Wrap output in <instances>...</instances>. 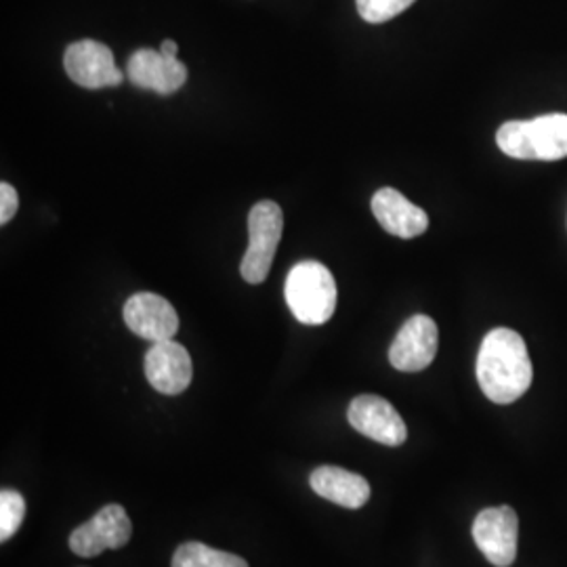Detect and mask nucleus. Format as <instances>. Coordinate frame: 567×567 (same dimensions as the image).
I'll use <instances>...</instances> for the list:
<instances>
[{
	"label": "nucleus",
	"instance_id": "f257e3e1",
	"mask_svg": "<svg viewBox=\"0 0 567 567\" xmlns=\"http://www.w3.org/2000/svg\"><path fill=\"white\" fill-rule=\"evenodd\" d=\"M534 368L526 341L511 328H494L477 353V381L489 402L513 404L526 393Z\"/></svg>",
	"mask_w": 567,
	"mask_h": 567
},
{
	"label": "nucleus",
	"instance_id": "ddd939ff",
	"mask_svg": "<svg viewBox=\"0 0 567 567\" xmlns=\"http://www.w3.org/2000/svg\"><path fill=\"white\" fill-rule=\"evenodd\" d=\"M372 215L386 234L402 240H412L425 234L429 215L421 206L410 203L404 194L393 187H383L372 196Z\"/></svg>",
	"mask_w": 567,
	"mask_h": 567
},
{
	"label": "nucleus",
	"instance_id": "f3484780",
	"mask_svg": "<svg viewBox=\"0 0 567 567\" xmlns=\"http://www.w3.org/2000/svg\"><path fill=\"white\" fill-rule=\"evenodd\" d=\"M358 13L368 23H385L404 13L414 0H355Z\"/></svg>",
	"mask_w": 567,
	"mask_h": 567
},
{
	"label": "nucleus",
	"instance_id": "2eb2a0df",
	"mask_svg": "<svg viewBox=\"0 0 567 567\" xmlns=\"http://www.w3.org/2000/svg\"><path fill=\"white\" fill-rule=\"evenodd\" d=\"M173 567H248L243 557L206 547L203 543H185L173 555Z\"/></svg>",
	"mask_w": 567,
	"mask_h": 567
},
{
	"label": "nucleus",
	"instance_id": "f03ea898",
	"mask_svg": "<svg viewBox=\"0 0 567 567\" xmlns=\"http://www.w3.org/2000/svg\"><path fill=\"white\" fill-rule=\"evenodd\" d=\"M496 143L515 161H564L567 158V114L505 122L496 133Z\"/></svg>",
	"mask_w": 567,
	"mask_h": 567
},
{
	"label": "nucleus",
	"instance_id": "6e6552de",
	"mask_svg": "<svg viewBox=\"0 0 567 567\" xmlns=\"http://www.w3.org/2000/svg\"><path fill=\"white\" fill-rule=\"evenodd\" d=\"M349 425L383 446H402L408 437L404 419L381 395H358L347 410Z\"/></svg>",
	"mask_w": 567,
	"mask_h": 567
},
{
	"label": "nucleus",
	"instance_id": "7ed1b4c3",
	"mask_svg": "<svg viewBox=\"0 0 567 567\" xmlns=\"http://www.w3.org/2000/svg\"><path fill=\"white\" fill-rule=\"evenodd\" d=\"M284 297L301 324L322 326L334 316L337 282L326 265L301 261L288 271Z\"/></svg>",
	"mask_w": 567,
	"mask_h": 567
},
{
	"label": "nucleus",
	"instance_id": "dca6fc26",
	"mask_svg": "<svg viewBox=\"0 0 567 567\" xmlns=\"http://www.w3.org/2000/svg\"><path fill=\"white\" fill-rule=\"evenodd\" d=\"M25 517V501L16 489L0 492V540L7 543L16 536Z\"/></svg>",
	"mask_w": 567,
	"mask_h": 567
},
{
	"label": "nucleus",
	"instance_id": "20e7f679",
	"mask_svg": "<svg viewBox=\"0 0 567 567\" xmlns=\"http://www.w3.org/2000/svg\"><path fill=\"white\" fill-rule=\"evenodd\" d=\"M282 208L271 200L257 203L248 215V250L244 252L240 274L248 284L267 280L278 244L282 238Z\"/></svg>",
	"mask_w": 567,
	"mask_h": 567
},
{
	"label": "nucleus",
	"instance_id": "9b49d317",
	"mask_svg": "<svg viewBox=\"0 0 567 567\" xmlns=\"http://www.w3.org/2000/svg\"><path fill=\"white\" fill-rule=\"evenodd\" d=\"M145 377L163 395H179L194 377L187 349L173 339L152 344L145 355Z\"/></svg>",
	"mask_w": 567,
	"mask_h": 567
},
{
	"label": "nucleus",
	"instance_id": "0eeeda50",
	"mask_svg": "<svg viewBox=\"0 0 567 567\" xmlns=\"http://www.w3.org/2000/svg\"><path fill=\"white\" fill-rule=\"evenodd\" d=\"M133 534L131 519L121 505H107L86 524L76 527L70 536V548L84 559L97 557L107 548H122L128 545Z\"/></svg>",
	"mask_w": 567,
	"mask_h": 567
},
{
	"label": "nucleus",
	"instance_id": "9d476101",
	"mask_svg": "<svg viewBox=\"0 0 567 567\" xmlns=\"http://www.w3.org/2000/svg\"><path fill=\"white\" fill-rule=\"evenodd\" d=\"M124 322L145 341H171L179 330V316L175 307L161 295L137 292L124 303Z\"/></svg>",
	"mask_w": 567,
	"mask_h": 567
},
{
	"label": "nucleus",
	"instance_id": "423d86ee",
	"mask_svg": "<svg viewBox=\"0 0 567 567\" xmlns=\"http://www.w3.org/2000/svg\"><path fill=\"white\" fill-rule=\"evenodd\" d=\"M519 519L511 507L484 508L473 522V540L492 566L508 567L517 559Z\"/></svg>",
	"mask_w": 567,
	"mask_h": 567
},
{
	"label": "nucleus",
	"instance_id": "a211bd4d",
	"mask_svg": "<svg viewBox=\"0 0 567 567\" xmlns=\"http://www.w3.org/2000/svg\"><path fill=\"white\" fill-rule=\"evenodd\" d=\"M20 208V196L11 183H0V224L7 225Z\"/></svg>",
	"mask_w": 567,
	"mask_h": 567
},
{
	"label": "nucleus",
	"instance_id": "1a4fd4ad",
	"mask_svg": "<svg viewBox=\"0 0 567 567\" xmlns=\"http://www.w3.org/2000/svg\"><path fill=\"white\" fill-rule=\"evenodd\" d=\"M440 330L429 316H412L389 349V362L400 372H421L435 360Z\"/></svg>",
	"mask_w": 567,
	"mask_h": 567
},
{
	"label": "nucleus",
	"instance_id": "f8f14e48",
	"mask_svg": "<svg viewBox=\"0 0 567 567\" xmlns=\"http://www.w3.org/2000/svg\"><path fill=\"white\" fill-rule=\"evenodd\" d=\"M126 79L140 89L171 95L187 81V68L177 58H166L161 51L140 49L126 61Z\"/></svg>",
	"mask_w": 567,
	"mask_h": 567
},
{
	"label": "nucleus",
	"instance_id": "4468645a",
	"mask_svg": "<svg viewBox=\"0 0 567 567\" xmlns=\"http://www.w3.org/2000/svg\"><path fill=\"white\" fill-rule=\"evenodd\" d=\"M309 484L318 496L344 508H362L370 501V484L364 477L341 466H318Z\"/></svg>",
	"mask_w": 567,
	"mask_h": 567
},
{
	"label": "nucleus",
	"instance_id": "6ab92c4d",
	"mask_svg": "<svg viewBox=\"0 0 567 567\" xmlns=\"http://www.w3.org/2000/svg\"><path fill=\"white\" fill-rule=\"evenodd\" d=\"M161 53L166 55V58H177V53H179V44L175 41H171V39H166L161 44Z\"/></svg>",
	"mask_w": 567,
	"mask_h": 567
},
{
	"label": "nucleus",
	"instance_id": "39448f33",
	"mask_svg": "<svg viewBox=\"0 0 567 567\" xmlns=\"http://www.w3.org/2000/svg\"><path fill=\"white\" fill-rule=\"evenodd\" d=\"M63 68L70 81L91 91L118 86L126 76L116 68L112 49L100 41L72 42L63 53Z\"/></svg>",
	"mask_w": 567,
	"mask_h": 567
}]
</instances>
